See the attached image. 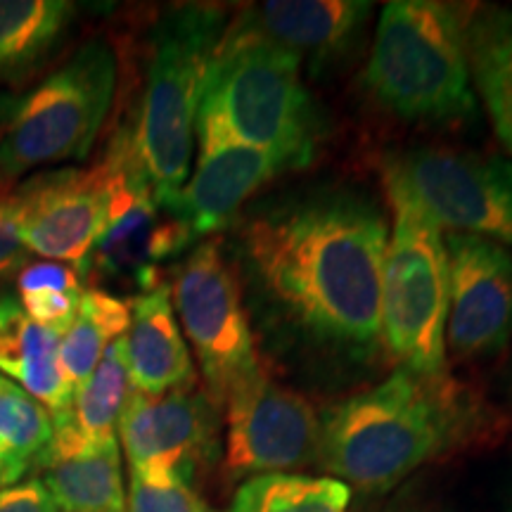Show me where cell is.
<instances>
[{
    "mask_svg": "<svg viewBox=\"0 0 512 512\" xmlns=\"http://www.w3.org/2000/svg\"><path fill=\"white\" fill-rule=\"evenodd\" d=\"M53 441V415L19 384L0 375V489L41 470Z\"/></svg>",
    "mask_w": 512,
    "mask_h": 512,
    "instance_id": "obj_22",
    "label": "cell"
},
{
    "mask_svg": "<svg viewBox=\"0 0 512 512\" xmlns=\"http://www.w3.org/2000/svg\"><path fill=\"white\" fill-rule=\"evenodd\" d=\"M0 512H60L41 477H27L22 482L0 489Z\"/></svg>",
    "mask_w": 512,
    "mask_h": 512,
    "instance_id": "obj_28",
    "label": "cell"
},
{
    "mask_svg": "<svg viewBox=\"0 0 512 512\" xmlns=\"http://www.w3.org/2000/svg\"><path fill=\"white\" fill-rule=\"evenodd\" d=\"M126 512H214L188 484H147L128 479Z\"/></svg>",
    "mask_w": 512,
    "mask_h": 512,
    "instance_id": "obj_27",
    "label": "cell"
},
{
    "mask_svg": "<svg viewBox=\"0 0 512 512\" xmlns=\"http://www.w3.org/2000/svg\"><path fill=\"white\" fill-rule=\"evenodd\" d=\"M195 138V171L166 211L197 240L238 221L247 200L275 176L285 174V166L259 147L242 143L214 114L204 110H197Z\"/></svg>",
    "mask_w": 512,
    "mask_h": 512,
    "instance_id": "obj_13",
    "label": "cell"
},
{
    "mask_svg": "<svg viewBox=\"0 0 512 512\" xmlns=\"http://www.w3.org/2000/svg\"><path fill=\"white\" fill-rule=\"evenodd\" d=\"M467 60L491 124L512 152V10L475 5L467 24Z\"/></svg>",
    "mask_w": 512,
    "mask_h": 512,
    "instance_id": "obj_19",
    "label": "cell"
},
{
    "mask_svg": "<svg viewBox=\"0 0 512 512\" xmlns=\"http://www.w3.org/2000/svg\"><path fill=\"white\" fill-rule=\"evenodd\" d=\"M448 254L446 347L482 361L512 339V252L477 235L444 230Z\"/></svg>",
    "mask_w": 512,
    "mask_h": 512,
    "instance_id": "obj_12",
    "label": "cell"
},
{
    "mask_svg": "<svg viewBox=\"0 0 512 512\" xmlns=\"http://www.w3.org/2000/svg\"><path fill=\"white\" fill-rule=\"evenodd\" d=\"M235 223V273L266 337L325 361H373L389 240L382 204L358 188L318 185L259 202Z\"/></svg>",
    "mask_w": 512,
    "mask_h": 512,
    "instance_id": "obj_1",
    "label": "cell"
},
{
    "mask_svg": "<svg viewBox=\"0 0 512 512\" xmlns=\"http://www.w3.org/2000/svg\"><path fill=\"white\" fill-rule=\"evenodd\" d=\"M370 12L373 5L361 0H273L252 5L238 17L302 64L320 69L356 46Z\"/></svg>",
    "mask_w": 512,
    "mask_h": 512,
    "instance_id": "obj_15",
    "label": "cell"
},
{
    "mask_svg": "<svg viewBox=\"0 0 512 512\" xmlns=\"http://www.w3.org/2000/svg\"><path fill=\"white\" fill-rule=\"evenodd\" d=\"M117 74L112 43L95 36L36 88L0 100V176L86 157L112 110Z\"/></svg>",
    "mask_w": 512,
    "mask_h": 512,
    "instance_id": "obj_6",
    "label": "cell"
},
{
    "mask_svg": "<svg viewBox=\"0 0 512 512\" xmlns=\"http://www.w3.org/2000/svg\"><path fill=\"white\" fill-rule=\"evenodd\" d=\"M0 375L48 408L67 413L74 401V387L60 363V335L34 323L15 294H0Z\"/></svg>",
    "mask_w": 512,
    "mask_h": 512,
    "instance_id": "obj_18",
    "label": "cell"
},
{
    "mask_svg": "<svg viewBox=\"0 0 512 512\" xmlns=\"http://www.w3.org/2000/svg\"><path fill=\"white\" fill-rule=\"evenodd\" d=\"M117 432L131 477L157 486H192L216 458L219 411L197 387L162 396L131 389Z\"/></svg>",
    "mask_w": 512,
    "mask_h": 512,
    "instance_id": "obj_11",
    "label": "cell"
},
{
    "mask_svg": "<svg viewBox=\"0 0 512 512\" xmlns=\"http://www.w3.org/2000/svg\"><path fill=\"white\" fill-rule=\"evenodd\" d=\"M19 304L34 323L64 335L81 304V275L60 261H36L19 271Z\"/></svg>",
    "mask_w": 512,
    "mask_h": 512,
    "instance_id": "obj_25",
    "label": "cell"
},
{
    "mask_svg": "<svg viewBox=\"0 0 512 512\" xmlns=\"http://www.w3.org/2000/svg\"><path fill=\"white\" fill-rule=\"evenodd\" d=\"M74 12L67 0H0V79H17L41 62Z\"/></svg>",
    "mask_w": 512,
    "mask_h": 512,
    "instance_id": "obj_21",
    "label": "cell"
},
{
    "mask_svg": "<svg viewBox=\"0 0 512 512\" xmlns=\"http://www.w3.org/2000/svg\"><path fill=\"white\" fill-rule=\"evenodd\" d=\"M475 5L394 0L384 5L366 64L368 93L413 124H456L477 114L467 60Z\"/></svg>",
    "mask_w": 512,
    "mask_h": 512,
    "instance_id": "obj_3",
    "label": "cell"
},
{
    "mask_svg": "<svg viewBox=\"0 0 512 512\" xmlns=\"http://www.w3.org/2000/svg\"><path fill=\"white\" fill-rule=\"evenodd\" d=\"M399 512H448V510L439 508V505H415V508H406V510H399Z\"/></svg>",
    "mask_w": 512,
    "mask_h": 512,
    "instance_id": "obj_29",
    "label": "cell"
},
{
    "mask_svg": "<svg viewBox=\"0 0 512 512\" xmlns=\"http://www.w3.org/2000/svg\"><path fill=\"white\" fill-rule=\"evenodd\" d=\"M128 304L131 325L126 335V361L131 389L162 396L195 387V366L176 320L171 287L159 283L155 290L128 299Z\"/></svg>",
    "mask_w": 512,
    "mask_h": 512,
    "instance_id": "obj_16",
    "label": "cell"
},
{
    "mask_svg": "<svg viewBox=\"0 0 512 512\" xmlns=\"http://www.w3.org/2000/svg\"><path fill=\"white\" fill-rule=\"evenodd\" d=\"M43 185V174L15 185V188H0V278L24 261L22 228L31 207H34L38 192Z\"/></svg>",
    "mask_w": 512,
    "mask_h": 512,
    "instance_id": "obj_26",
    "label": "cell"
},
{
    "mask_svg": "<svg viewBox=\"0 0 512 512\" xmlns=\"http://www.w3.org/2000/svg\"><path fill=\"white\" fill-rule=\"evenodd\" d=\"M384 174L399 178L444 230L512 247L508 159L448 147H418L387 157Z\"/></svg>",
    "mask_w": 512,
    "mask_h": 512,
    "instance_id": "obj_9",
    "label": "cell"
},
{
    "mask_svg": "<svg viewBox=\"0 0 512 512\" xmlns=\"http://www.w3.org/2000/svg\"><path fill=\"white\" fill-rule=\"evenodd\" d=\"M223 413L228 482L318 465L320 413L302 394L271 380L264 368L230 389Z\"/></svg>",
    "mask_w": 512,
    "mask_h": 512,
    "instance_id": "obj_10",
    "label": "cell"
},
{
    "mask_svg": "<svg viewBox=\"0 0 512 512\" xmlns=\"http://www.w3.org/2000/svg\"><path fill=\"white\" fill-rule=\"evenodd\" d=\"M392 233L382 261V349L418 373L446 370L448 254L444 228L399 178L384 174Z\"/></svg>",
    "mask_w": 512,
    "mask_h": 512,
    "instance_id": "obj_7",
    "label": "cell"
},
{
    "mask_svg": "<svg viewBox=\"0 0 512 512\" xmlns=\"http://www.w3.org/2000/svg\"><path fill=\"white\" fill-rule=\"evenodd\" d=\"M41 472L60 512H126L119 439L83 456L53 460Z\"/></svg>",
    "mask_w": 512,
    "mask_h": 512,
    "instance_id": "obj_20",
    "label": "cell"
},
{
    "mask_svg": "<svg viewBox=\"0 0 512 512\" xmlns=\"http://www.w3.org/2000/svg\"><path fill=\"white\" fill-rule=\"evenodd\" d=\"M226 29V12L204 3L171 8L152 29L143 98L131 136L155 200L164 209L190 176L197 110Z\"/></svg>",
    "mask_w": 512,
    "mask_h": 512,
    "instance_id": "obj_4",
    "label": "cell"
},
{
    "mask_svg": "<svg viewBox=\"0 0 512 512\" xmlns=\"http://www.w3.org/2000/svg\"><path fill=\"white\" fill-rule=\"evenodd\" d=\"M351 489L335 477L273 472L245 479L228 512H349Z\"/></svg>",
    "mask_w": 512,
    "mask_h": 512,
    "instance_id": "obj_24",
    "label": "cell"
},
{
    "mask_svg": "<svg viewBox=\"0 0 512 512\" xmlns=\"http://www.w3.org/2000/svg\"><path fill=\"white\" fill-rule=\"evenodd\" d=\"M501 434V415L444 373L399 366L320 413L318 467L363 494H387L422 465Z\"/></svg>",
    "mask_w": 512,
    "mask_h": 512,
    "instance_id": "obj_2",
    "label": "cell"
},
{
    "mask_svg": "<svg viewBox=\"0 0 512 512\" xmlns=\"http://www.w3.org/2000/svg\"><path fill=\"white\" fill-rule=\"evenodd\" d=\"M128 392H131V377H128L124 335L105 349L93 375L76 389L72 408L53 418V441L43 465L83 456L117 441V425Z\"/></svg>",
    "mask_w": 512,
    "mask_h": 512,
    "instance_id": "obj_17",
    "label": "cell"
},
{
    "mask_svg": "<svg viewBox=\"0 0 512 512\" xmlns=\"http://www.w3.org/2000/svg\"><path fill=\"white\" fill-rule=\"evenodd\" d=\"M110 221V181L102 162L93 169L43 174V185L22 228L27 252L79 266Z\"/></svg>",
    "mask_w": 512,
    "mask_h": 512,
    "instance_id": "obj_14",
    "label": "cell"
},
{
    "mask_svg": "<svg viewBox=\"0 0 512 512\" xmlns=\"http://www.w3.org/2000/svg\"><path fill=\"white\" fill-rule=\"evenodd\" d=\"M128 325H131L128 299L100 287L83 290L76 318L60 337V363L74 392L93 375L114 339L126 335Z\"/></svg>",
    "mask_w": 512,
    "mask_h": 512,
    "instance_id": "obj_23",
    "label": "cell"
},
{
    "mask_svg": "<svg viewBox=\"0 0 512 512\" xmlns=\"http://www.w3.org/2000/svg\"><path fill=\"white\" fill-rule=\"evenodd\" d=\"M302 60L235 17L223 34L200 110L242 143L285 166L304 169L316 155L320 117L302 79Z\"/></svg>",
    "mask_w": 512,
    "mask_h": 512,
    "instance_id": "obj_5",
    "label": "cell"
},
{
    "mask_svg": "<svg viewBox=\"0 0 512 512\" xmlns=\"http://www.w3.org/2000/svg\"><path fill=\"white\" fill-rule=\"evenodd\" d=\"M171 302L195 349L204 394L221 413L230 389L259 373L261 363L238 273L219 238L204 240L185 254L176 266Z\"/></svg>",
    "mask_w": 512,
    "mask_h": 512,
    "instance_id": "obj_8",
    "label": "cell"
}]
</instances>
